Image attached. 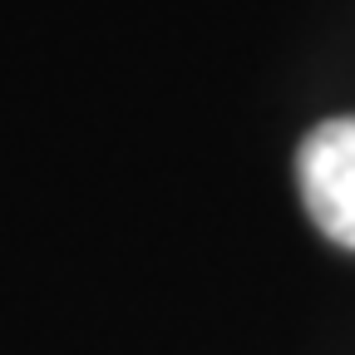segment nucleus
Masks as SVG:
<instances>
[{
  "mask_svg": "<svg viewBox=\"0 0 355 355\" xmlns=\"http://www.w3.org/2000/svg\"><path fill=\"white\" fill-rule=\"evenodd\" d=\"M301 198L331 242L355 247V119H331L301 144Z\"/></svg>",
  "mask_w": 355,
  "mask_h": 355,
  "instance_id": "f257e3e1",
  "label": "nucleus"
}]
</instances>
